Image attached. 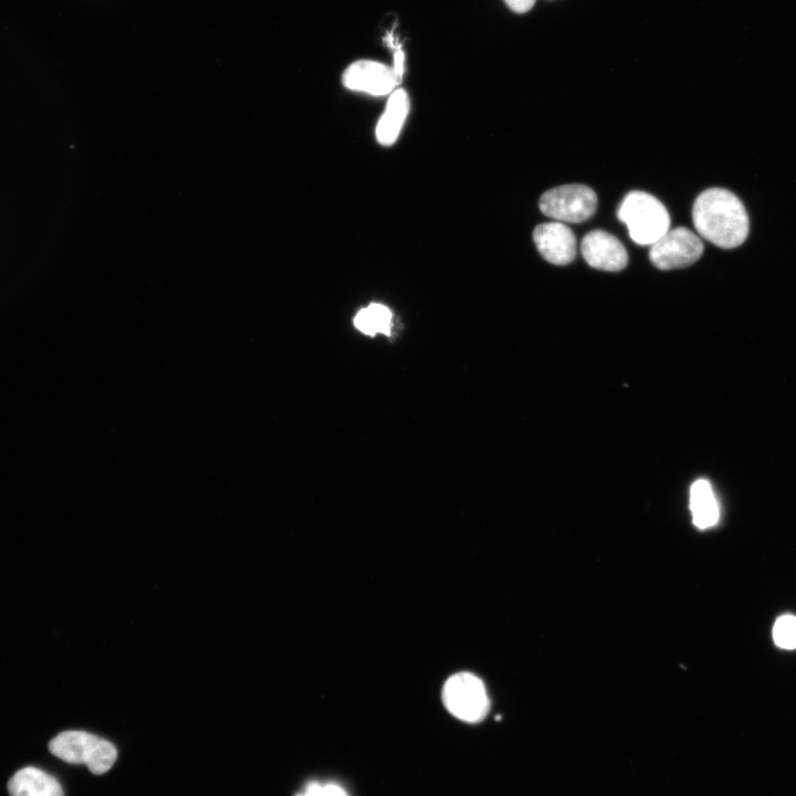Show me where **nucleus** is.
<instances>
[{"instance_id":"9","label":"nucleus","mask_w":796,"mask_h":796,"mask_svg":"<svg viewBox=\"0 0 796 796\" xmlns=\"http://www.w3.org/2000/svg\"><path fill=\"white\" fill-rule=\"evenodd\" d=\"M533 240L542 256L555 265H566L576 256V237L563 222L538 224Z\"/></svg>"},{"instance_id":"11","label":"nucleus","mask_w":796,"mask_h":796,"mask_svg":"<svg viewBox=\"0 0 796 796\" xmlns=\"http://www.w3.org/2000/svg\"><path fill=\"white\" fill-rule=\"evenodd\" d=\"M8 792L10 796H63L60 783L35 767L18 771L8 783Z\"/></svg>"},{"instance_id":"13","label":"nucleus","mask_w":796,"mask_h":796,"mask_svg":"<svg viewBox=\"0 0 796 796\" xmlns=\"http://www.w3.org/2000/svg\"><path fill=\"white\" fill-rule=\"evenodd\" d=\"M354 324L359 331L370 336L377 333L388 335L391 328V313L386 306L374 303L356 314Z\"/></svg>"},{"instance_id":"7","label":"nucleus","mask_w":796,"mask_h":796,"mask_svg":"<svg viewBox=\"0 0 796 796\" xmlns=\"http://www.w3.org/2000/svg\"><path fill=\"white\" fill-rule=\"evenodd\" d=\"M342 82L350 91L374 96L388 95L399 84L392 66L371 60L352 63L344 71Z\"/></svg>"},{"instance_id":"8","label":"nucleus","mask_w":796,"mask_h":796,"mask_svg":"<svg viewBox=\"0 0 796 796\" xmlns=\"http://www.w3.org/2000/svg\"><path fill=\"white\" fill-rule=\"evenodd\" d=\"M580 251L585 261L595 269L617 272L628 263L624 244L604 230H593L582 240Z\"/></svg>"},{"instance_id":"3","label":"nucleus","mask_w":796,"mask_h":796,"mask_svg":"<svg viewBox=\"0 0 796 796\" xmlns=\"http://www.w3.org/2000/svg\"><path fill=\"white\" fill-rule=\"evenodd\" d=\"M49 750L62 761L86 765L96 775L106 773L117 757V751L111 742L84 731L57 734L49 743Z\"/></svg>"},{"instance_id":"17","label":"nucleus","mask_w":796,"mask_h":796,"mask_svg":"<svg viewBox=\"0 0 796 796\" xmlns=\"http://www.w3.org/2000/svg\"><path fill=\"white\" fill-rule=\"evenodd\" d=\"M507 7L516 13H525L530 11L535 0H504Z\"/></svg>"},{"instance_id":"6","label":"nucleus","mask_w":796,"mask_h":796,"mask_svg":"<svg viewBox=\"0 0 796 796\" xmlns=\"http://www.w3.org/2000/svg\"><path fill=\"white\" fill-rule=\"evenodd\" d=\"M702 253L703 242L693 231L674 228L651 244L649 258L656 268L673 270L693 264Z\"/></svg>"},{"instance_id":"15","label":"nucleus","mask_w":796,"mask_h":796,"mask_svg":"<svg viewBox=\"0 0 796 796\" xmlns=\"http://www.w3.org/2000/svg\"><path fill=\"white\" fill-rule=\"evenodd\" d=\"M296 796H349L348 793L336 783L310 782L305 789Z\"/></svg>"},{"instance_id":"10","label":"nucleus","mask_w":796,"mask_h":796,"mask_svg":"<svg viewBox=\"0 0 796 796\" xmlns=\"http://www.w3.org/2000/svg\"><path fill=\"white\" fill-rule=\"evenodd\" d=\"M409 107V97L405 90L397 88L389 94L385 111L376 126V138L380 145L390 146L397 140Z\"/></svg>"},{"instance_id":"5","label":"nucleus","mask_w":796,"mask_h":796,"mask_svg":"<svg viewBox=\"0 0 796 796\" xmlns=\"http://www.w3.org/2000/svg\"><path fill=\"white\" fill-rule=\"evenodd\" d=\"M596 208L597 196L591 188L585 185L572 184L555 187L540 198L541 211L558 222H583L595 213Z\"/></svg>"},{"instance_id":"4","label":"nucleus","mask_w":796,"mask_h":796,"mask_svg":"<svg viewBox=\"0 0 796 796\" xmlns=\"http://www.w3.org/2000/svg\"><path fill=\"white\" fill-rule=\"evenodd\" d=\"M442 700L453 716L469 723L481 721L490 708L483 682L469 672L455 673L446 681Z\"/></svg>"},{"instance_id":"1","label":"nucleus","mask_w":796,"mask_h":796,"mask_svg":"<svg viewBox=\"0 0 796 796\" xmlns=\"http://www.w3.org/2000/svg\"><path fill=\"white\" fill-rule=\"evenodd\" d=\"M692 219L702 238L723 249L739 247L748 234V216L742 201L723 188L701 192L693 203Z\"/></svg>"},{"instance_id":"12","label":"nucleus","mask_w":796,"mask_h":796,"mask_svg":"<svg viewBox=\"0 0 796 796\" xmlns=\"http://www.w3.org/2000/svg\"><path fill=\"white\" fill-rule=\"evenodd\" d=\"M690 510L693 524L705 530L719 521L720 510L711 483L705 479L696 480L690 489Z\"/></svg>"},{"instance_id":"14","label":"nucleus","mask_w":796,"mask_h":796,"mask_svg":"<svg viewBox=\"0 0 796 796\" xmlns=\"http://www.w3.org/2000/svg\"><path fill=\"white\" fill-rule=\"evenodd\" d=\"M773 639L779 648L796 649V617L792 615L778 617L773 627Z\"/></svg>"},{"instance_id":"16","label":"nucleus","mask_w":796,"mask_h":796,"mask_svg":"<svg viewBox=\"0 0 796 796\" xmlns=\"http://www.w3.org/2000/svg\"><path fill=\"white\" fill-rule=\"evenodd\" d=\"M388 44H390V46H391V48L394 49V51H395V52H394V65H392V70H394V72H395V74H396V76H397V78H398V81H399V83H400V82H401V78H402V74H404L405 54H404V51H402L401 46L399 45V43H398V44H395V43L392 42V35H391V34L388 35Z\"/></svg>"},{"instance_id":"2","label":"nucleus","mask_w":796,"mask_h":796,"mask_svg":"<svg viewBox=\"0 0 796 796\" xmlns=\"http://www.w3.org/2000/svg\"><path fill=\"white\" fill-rule=\"evenodd\" d=\"M618 219L624 222L629 235L640 245L653 244L670 227V216L664 205L645 191H630L622 199Z\"/></svg>"}]
</instances>
